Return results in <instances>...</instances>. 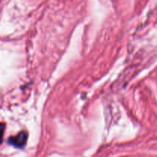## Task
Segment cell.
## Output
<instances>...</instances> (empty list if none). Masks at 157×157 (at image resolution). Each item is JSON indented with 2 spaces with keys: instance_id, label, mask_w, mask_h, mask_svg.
Wrapping results in <instances>:
<instances>
[{
  "instance_id": "cell-1",
  "label": "cell",
  "mask_w": 157,
  "mask_h": 157,
  "mask_svg": "<svg viewBox=\"0 0 157 157\" xmlns=\"http://www.w3.org/2000/svg\"><path fill=\"white\" fill-rule=\"evenodd\" d=\"M28 139V134L26 132L21 131L18 133L16 136H12L9 139V142L11 145L18 148H22L26 144Z\"/></svg>"
}]
</instances>
